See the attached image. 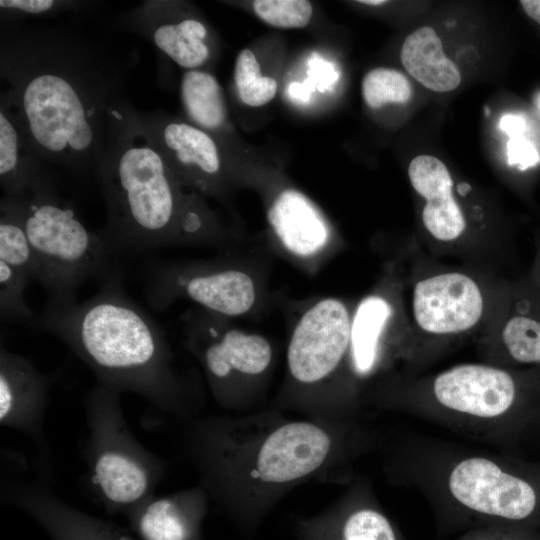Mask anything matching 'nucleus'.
Returning <instances> with one entry per match:
<instances>
[{
	"label": "nucleus",
	"instance_id": "obj_18",
	"mask_svg": "<svg viewBox=\"0 0 540 540\" xmlns=\"http://www.w3.org/2000/svg\"><path fill=\"white\" fill-rule=\"evenodd\" d=\"M53 177L31 146L8 101L0 96V184L3 196L20 199L42 180Z\"/></svg>",
	"mask_w": 540,
	"mask_h": 540
},
{
	"label": "nucleus",
	"instance_id": "obj_34",
	"mask_svg": "<svg viewBox=\"0 0 540 540\" xmlns=\"http://www.w3.org/2000/svg\"><path fill=\"white\" fill-rule=\"evenodd\" d=\"M311 64L314 65L311 72L313 73V77H315L316 81L318 80L322 83L330 84L337 78V75L331 69V67L326 70L324 69L325 64L319 63L316 60H314Z\"/></svg>",
	"mask_w": 540,
	"mask_h": 540
},
{
	"label": "nucleus",
	"instance_id": "obj_26",
	"mask_svg": "<svg viewBox=\"0 0 540 540\" xmlns=\"http://www.w3.org/2000/svg\"><path fill=\"white\" fill-rule=\"evenodd\" d=\"M234 81L240 100L252 107L267 104L277 91L275 79L261 75L260 65L249 49L242 50L236 58Z\"/></svg>",
	"mask_w": 540,
	"mask_h": 540
},
{
	"label": "nucleus",
	"instance_id": "obj_22",
	"mask_svg": "<svg viewBox=\"0 0 540 540\" xmlns=\"http://www.w3.org/2000/svg\"><path fill=\"white\" fill-rule=\"evenodd\" d=\"M391 316L392 307L382 296L370 295L358 305L351 319L349 348L352 368L358 377H367L378 368Z\"/></svg>",
	"mask_w": 540,
	"mask_h": 540
},
{
	"label": "nucleus",
	"instance_id": "obj_32",
	"mask_svg": "<svg viewBox=\"0 0 540 540\" xmlns=\"http://www.w3.org/2000/svg\"><path fill=\"white\" fill-rule=\"evenodd\" d=\"M508 162L510 165H517L520 170H525L536 165L539 154L534 145L523 138L514 137L507 144Z\"/></svg>",
	"mask_w": 540,
	"mask_h": 540
},
{
	"label": "nucleus",
	"instance_id": "obj_2",
	"mask_svg": "<svg viewBox=\"0 0 540 540\" xmlns=\"http://www.w3.org/2000/svg\"><path fill=\"white\" fill-rule=\"evenodd\" d=\"M106 207L96 230L117 257L217 241L220 229L201 199L183 185L125 97L112 106L96 171Z\"/></svg>",
	"mask_w": 540,
	"mask_h": 540
},
{
	"label": "nucleus",
	"instance_id": "obj_25",
	"mask_svg": "<svg viewBox=\"0 0 540 540\" xmlns=\"http://www.w3.org/2000/svg\"><path fill=\"white\" fill-rule=\"evenodd\" d=\"M0 261L35 280L33 252L16 199L0 200Z\"/></svg>",
	"mask_w": 540,
	"mask_h": 540
},
{
	"label": "nucleus",
	"instance_id": "obj_8",
	"mask_svg": "<svg viewBox=\"0 0 540 540\" xmlns=\"http://www.w3.org/2000/svg\"><path fill=\"white\" fill-rule=\"evenodd\" d=\"M206 312L186 317L188 345L221 396L232 379L266 370L272 359V348L263 336L227 328L220 316Z\"/></svg>",
	"mask_w": 540,
	"mask_h": 540
},
{
	"label": "nucleus",
	"instance_id": "obj_24",
	"mask_svg": "<svg viewBox=\"0 0 540 540\" xmlns=\"http://www.w3.org/2000/svg\"><path fill=\"white\" fill-rule=\"evenodd\" d=\"M180 98L187 117L205 132L225 127L227 108L222 88L212 74L187 70L180 84Z\"/></svg>",
	"mask_w": 540,
	"mask_h": 540
},
{
	"label": "nucleus",
	"instance_id": "obj_4",
	"mask_svg": "<svg viewBox=\"0 0 540 540\" xmlns=\"http://www.w3.org/2000/svg\"><path fill=\"white\" fill-rule=\"evenodd\" d=\"M396 466L397 480L426 499L441 532L491 525L540 531V462L413 437Z\"/></svg>",
	"mask_w": 540,
	"mask_h": 540
},
{
	"label": "nucleus",
	"instance_id": "obj_17",
	"mask_svg": "<svg viewBox=\"0 0 540 540\" xmlns=\"http://www.w3.org/2000/svg\"><path fill=\"white\" fill-rule=\"evenodd\" d=\"M412 187L426 204L423 225L438 241L457 240L466 229L463 213L453 196V180L445 164L434 156L420 155L409 164Z\"/></svg>",
	"mask_w": 540,
	"mask_h": 540
},
{
	"label": "nucleus",
	"instance_id": "obj_6",
	"mask_svg": "<svg viewBox=\"0 0 540 540\" xmlns=\"http://www.w3.org/2000/svg\"><path fill=\"white\" fill-rule=\"evenodd\" d=\"M16 200L33 252L35 280L47 293L46 303H74L83 283L103 282L122 269L97 231L89 230L59 195L54 177Z\"/></svg>",
	"mask_w": 540,
	"mask_h": 540
},
{
	"label": "nucleus",
	"instance_id": "obj_33",
	"mask_svg": "<svg viewBox=\"0 0 540 540\" xmlns=\"http://www.w3.org/2000/svg\"><path fill=\"white\" fill-rule=\"evenodd\" d=\"M502 130L511 136L519 137L525 129V121L522 117L517 115H505L500 121Z\"/></svg>",
	"mask_w": 540,
	"mask_h": 540
},
{
	"label": "nucleus",
	"instance_id": "obj_13",
	"mask_svg": "<svg viewBox=\"0 0 540 540\" xmlns=\"http://www.w3.org/2000/svg\"><path fill=\"white\" fill-rule=\"evenodd\" d=\"M331 448L329 434L312 423L282 425L260 445L251 476L272 484L303 478L323 464Z\"/></svg>",
	"mask_w": 540,
	"mask_h": 540
},
{
	"label": "nucleus",
	"instance_id": "obj_29",
	"mask_svg": "<svg viewBox=\"0 0 540 540\" xmlns=\"http://www.w3.org/2000/svg\"><path fill=\"white\" fill-rule=\"evenodd\" d=\"M252 5L262 21L277 28H303L313 13L311 3L306 0H256Z\"/></svg>",
	"mask_w": 540,
	"mask_h": 540
},
{
	"label": "nucleus",
	"instance_id": "obj_39",
	"mask_svg": "<svg viewBox=\"0 0 540 540\" xmlns=\"http://www.w3.org/2000/svg\"><path fill=\"white\" fill-rule=\"evenodd\" d=\"M359 3L370 5V6H379L387 3V1L384 0H361Z\"/></svg>",
	"mask_w": 540,
	"mask_h": 540
},
{
	"label": "nucleus",
	"instance_id": "obj_10",
	"mask_svg": "<svg viewBox=\"0 0 540 540\" xmlns=\"http://www.w3.org/2000/svg\"><path fill=\"white\" fill-rule=\"evenodd\" d=\"M485 300L479 284L461 272H444L419 280L413 289L412 313L421 333L450 339L480 322Z\"/></svg>",
	"mask_w": 540,
	"mask_h": 540
},
{
	"label": "nucleus",
	"instance_id": "obj_11",
	"mask_svg": "<svg viewBox=\"0 0 540 540\" xmlns=\"http://www.w3.org/2000/svg\"><path fill=\"white\" fill-rule=\"evenodd\" d=\"M140 119L183 186L217 190L222 170L219 148L204 130L162 111H139Z\"/></svg>",
	"mask_w": 540,
	"mask_h": 540
},
{
	"label": "nucleus",
	"instance_id": "obj_37",
	"mask_svg": "<svg viewBox=\"0 0 540 540\" xmlns=\"http://www.w3.org/2000/svg\"><path fill=\"white\" fill-rule=\"evenodd\" d=\"M538 245L537 259L529 282L540 292V242Z\"/></svg>",
	"mask_w": 540,
	"mask_h": 540
},
{
	"label": "nucleus",
	"instance_id": "obj_21",
	"mask_svg": "<svg viewBox=\"0 0 540 540\" xmlns=\"http://www.w3.org/2000/svg\"><path fill=\"white\" fill-rule=\"evenodd\" d=\"M400 58L407 72L432 91L448 92L461 82L456 64L444 55L441 40L431 27L410 33L402 45Z\"/></svg>",
	"mask_w": 540,
	"mask_h": 540
},
{
	"label": "nucleus",
	"instance_id": "obj_15",
	"mask_svg": "<svg viewBox=\"0 0 540 540\" xmlns=\"http://www.w3.org/2000/svg\"><path fill=\"white\" fill-rule=\"evenodd\" d=\"M51 380L27 358L1 346L0 422L17 429L44 448L43 418Z\"/></svg>",
	"mask_w": 540,
	"mask_h": 540
},
{
	"label": "nucleus",
	"instance_id": "obj_31",
	"mask_svg": "<svg viewBox=\"0 0 540 540\" xmlns=\"http://www.w3.org/2000/svg\"><path fill=\"white\" fill-rule=\"evenodd\" d=\"M456 540H540V531L518 525H491L465 531Z\"/></svg>",
	"mask_w": 540,
	"mask_h": 540
},
{
	"label": "nucleus",
	"instance_id": "obj_27",
	"mask_svg": "<svg viewBox=\"0 0 540 540\" xmlns=\"http://www.w3.org/2000/svg\"><path fill=\"white\" fill-rule=\"evenodd\" d=\"M31 279L0 261V318L2 322H21L31 326L37 313L27 304L24 292Z\"/></svg>",
	"mask_w": 540,
	"mask_h": 540
},
{
	"label": "nucleus",
	"instance_id": "obj_12",
	"mask_svg": "<svg viewBox=\"0 0 540 540\" xmlns=\"http://www.w3.org/2000/svg\"><path fill=\"white\" fill-rule=\"evenodd\" d=\"M174 3L148 0L121 15L119 26L146 38L188 70H198L210 57L208 28L194 17L174 16Z\"/></svg>",
	"mask_w": 540,
	"mask_h": 540
},
{
	"label": "nucleus",
	"instance_id": "obj_23",
	"mask_svg": "<svg viewBox=\"0 0 540 540\" xmlns=\"http://www.w3.org/2000/svg\"><path fill=\"white\" fill-rule=\"evenodd\" d=\"M307 527L308 540H406L393 521L369 502H357L326 525Z\"/></svg>",
	"mask_w": 540,
	"mask_h": 540
},
{
	"label": "nucleus",
	"instance_id": "obj_1",
	"mask_svg": "<svg viewBox=\"0 0 540 540\" xmlns=\"http://www.w3.org/2000/svg\"><path fill=\"white\" fill-rule=\"evenodd\" d=\"M136 49L70 27L1 21V93L49 166L96 177L113 104L124 96Z\"/></svg>",
	"mask_w": 540,
	"mask_h": 540
},
{
	"label": "nucleus",
	"instance_id": "obj_16",
	"mask_svg": "<svg viewBox=\"0 0 540 540\" xmlns=\"http://www.w3.org/2000/svg\"><path fill=\"white\" fill-rule=\"evenodd\" d=\"M510 312L486 344L487 362L512 369H540V292L528 281L516 291Z\"/></svg>",
	"mask_w": 540,
	"mask_h": 540
},
{
	"label": "nucleus",
	"instance_id": "obj_28",
	"mask_svg": "<svg viewBox=\"0 0 540 540\" xmlns=\"http://www.w3.org/2000/svg\"><path fill=\"white\" fill-rule=\"evenodd\" d=\"M362 94L369 107L379 108L387 103H406L411 97L412 89L401 72L376 68L365 75Z\"/></svg>",
	"mask_w": 540,
	"mask_h": 540
},
{
	"label": "nucleus",
	"instance_id": "obj_14",
	"mask_svg": "<svg viewBox=\"0 0 540 540\" xmlns=\"http://www.w3.org/2000/svg\"><path fill=\"white\" fill-rule=\"evenodd\" d=\"M3 496L35 520L52 540H134L119 526L70 506L42 483L13 484L5 487Z\"/></svg>",
	"mask_w": 540,
	"mask_h": 540
},
{
	"label": "nucleus",
	"instance_id": "obj_20",
	"mask_svg": "<svg viewBox=\"0 0 540 540\" xmlns=\"http://www.w3.org/2000/svg\"><path fill=\"white\" fill-rule=\"evenodd\" d=\"M268 220L283 246L294 255L309 257L329 240V228L317 208L294 189L282 191L268 210Z\"/></svg>",
	"mask_w": 540,
	"mask_h": 540
},
{
	"label": "nucleus",
	"instance_id": "obj_36",
	"mask_svg": "<svg viewBox=\"0 0 540 540\" xmlns=\"http://www.w3.org/2000/svg\"><path fill=\"white\" fill-rule=\"evenodd\" d=\"M533 439L538 444H540V401L534 412L530 428L527 435V440Z\"/></svg>",
	"mask_w": 540,
	"mask_h": 540
},
{
	"label": "nucleus",
	"instance_id": "obj_35",
	"mask_svg": "<svg viewBox=\"0 0 540 540\" xmlns=\"http://www.w3.org/2000/svg\"><path fill=\"white\" fill-rule=\"evenodd\" d=\"M520 4L525 13L540 24V0H521Z\"/></svg>",
	"mask_w": 540,
	"mask_h": 540
},
{
	"label": "nucleus",
	"instance_id": "obj_7",
	"mask_svg": "<svg viewBox=\"0 0 540 540\" xmlns=\"http://www.w3.org/2000/svg\"><path fill=\"white\" fill-rule=\"evenodd\" d=\"M120 398L99 382L88 393L85 460L98 500L109 512L127 515L153 496L163 465L130 431Z\"/></svg>",
	"mask_w": 540,
	"mask_h": 540
},
{
	"label": "nucleus",
	"instance_id": "obj_5",
	"mask_svg": "<svg viewBox=\"0 0 540 540\" xmlns=\"http://www.w3.org/2000/svg\"><path fill=\"white\" fill-rule=\"evenodd\" d=\"M540 401V369L485 363L452 366L405 383L398 409L485 444L506 448L527 440Z\"/></svg>",
	"mask_w": 540,
	"mask_h": 540
},
{
	"label": "nucleus",
	"instance_id": "obj_19",
	"mask_svg": "<svg viewBox=\"0 0 540 540\" xmlns=\"http://www.w3.org/2000/svg\"><path fill=\"white\" fill-rule=\"evenodd\" d=\"M193 495L148 498L127 514L132 531L141 540H201L204 507Z\"/></svg>",
	"mask_w": 540,
	"mask_h": 540
},
{
	"label": "nucleus",
	"instance_id": "obj_30",
	"mask_svg": "<svg viewBox=\"0 0 540 540\" xmlns=\"http://www.w3.org/2000/svg\"><path fill=\"white\" fill-rule=\"evenodd\" d=\"M91 2L71 0H1V21H19L27 16H46L69 11H82Z\"/></svg>",
	"mask_w": 540,
	"mask_h": 540
},
{
	"label": "nucleus",
	"instance_id": "obj_38",
	"mask_svg": "<svg viewBox=\"0 0 540 540\" xmlns=\"http://www.w3.org/2000/svg\"><path fill=\"white\" fill-rule=\"evenodd\" d=\"M289 93L295 99H308V90L304 87V85H300L298 83L291 84L289 87Z\"/></svg>",
	"mask_w": 540,
	"mask_h": 540
},
{
	"label": "nucleus",
	"instance_id": "obj_3",
	"mask_svg": "<svg viewBox=\"0 0 540 540\" xmlns=\"http://www.w3.org/2000/svg\"><path fill=\"white\" fill-rule=\"evenodd\" d=\"M123 270L101 282L84 301L46 303L31 326L63 342L119 393L141 396L165 412L181 410L186 382L174 365L165 333L126 292Z\"/></svg>",
	"mask_w": 540,
	"mask_h": 540
},
{
	"label": "nucleus",
	"instance_id": "obj_9",
	"mask_svg": "<svg viewBox=\"0 0 540 540\" xmlns=\"http://www.w3.org/2000/svg\"><path fill=\"white\" fill-rule=\"evenodd\" d=\"M351 317L335 298L319 301L300 318L288 346V367L299 382L324 379L340 364L350 348Z\"/></svg>",
	"mask_w": 540,
	"mask_h": 540
},
{
	"label": "nucleus",
	"instance_id": "obj_40",
	"mask_svg": "<svg viewBox=\"0 0 540 540\" xmlns=\"http://www.w3.org/2000/svg\"><path fill=\"white\" fill-rule=\"evenodd\" d=\"M470 187L467 184H459L458 185V192L460 194H465V191L468 190Z\"/></svg>",
	"mask_w": 540,
	"mask_h": 540
}]
</instances>
